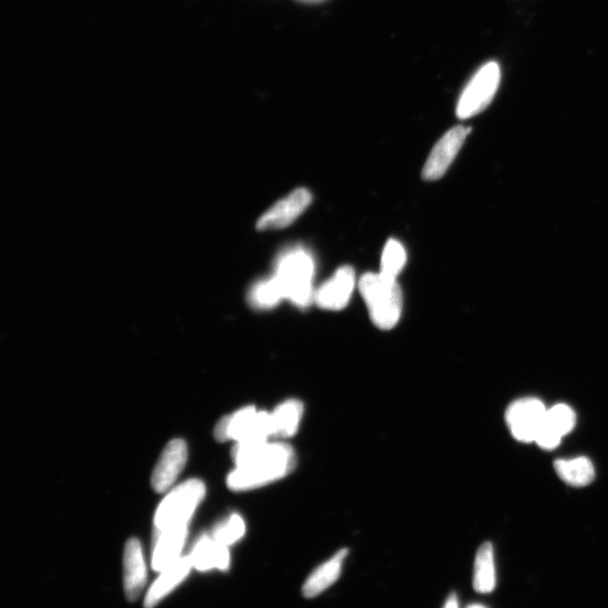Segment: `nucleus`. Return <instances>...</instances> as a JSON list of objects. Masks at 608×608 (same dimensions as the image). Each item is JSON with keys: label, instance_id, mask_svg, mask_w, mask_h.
<instances>
[{"label": "nucleus", "instance_id": "nucleus-1", "mask_svg": "<svg viewBox=\"0 0 608 608\" xmlns=\"http://www.w3.org/2000/svg\"><path fill=\"white\" fill-rule=\"evenodd\" d=\"M236 469L227 484L235 491H247L273 484L291 475L297 468V455L283 442L236 443L232 450Z\"/></svg>", "mask_w": 608, "mask_h": 608}, {"label": "nucleus", "instance_id": "nucleus-2", "mask_svg": "<svg viewBox=\"0 0 608 608\" xmlns=\"http://www.w3.org/2000/svg\"><path fill=\"white\" fill-rule=\"evenodd\" d=\"M360 291L372 323L382 330L395 328L402 315V292L396 277L368 273L360 280Z\"/></svg>", "mask_w": 608, "mask_h": 608}, {"label": "nucleus", "instance_id": "nucleus-3", "mask_svg": "<svg viewBox=\"0 0 608 608\" xmlns=\"http://www.w3.org/2000/svg\"><path fill=\"white\" fill-rule=\"evenodd\" d=\"M274 276L282 286L285 300L294 306L307 308L315 301L314 258L302 248H294L282 254L276 263Z\"/></svg>", "mask_w": 608, "mask_h": 608}, {"label": "nucleus", "instance_id": "nucleus-4", "mask_svg": "<svg viewBox=\"0 0 608 608\" xmlns=\"http://www.w3.org/2000/svg\"><path fill=\"white\" fill-rule=\"evenodd\" d=\"M220 442H261L274 437L272 414L249 406L223 417L214 429Z\"/></svg>", "mask_w": 608, "mask_h": 608}, {"label": "nucleus", "instance_id": "nucleus-5", "mask_svg": "<svg viewBox=\"0 0 608 608\" xmlns=\"http://www.w3.org/2000/svg\"><path fill=\"white\" fill-rule=\"evenodd\" d=\"M204 496L205 486L198 479L186 481L180 487H176L157 509L155 516L157 531L189 523Z\"/></svg>", "mask_w": 608, "mask_h": 608}, {"label": "nucleus", "instance_id": "nucleus-6", "mask_svg": "<svg viewBox=\"0 0 608 608\" xmlns=\"http://www.w3.org/2000/svg\"><path fill=\"white\" fill-rule=\"evenodd\" d=\"M499 84L500 68L497 62H488L477 71V74L464 88L458 106H456V115L460 119L466 120L485 111L493 102Z\"/></svg>", "mask_w": 608, "mask_h": 608}, {"label": "nucleus", "instance_id": "nucleus-7", "mask_svg": "<svg viewBox=\"0 0 608 608\" xmlns=\"http://www.w3.org/2000/svg\"><path fill=\"white\" fill-rule=\"evenodd\" d=\"M545 413L547 408L539 399L517 400L506 411L507 425L517 441L532 443L540 432Z\"/></svg>", "mask_w": 608, "mask_h": 608}, {"label": "nucleus", "instance_id": "nucleus-8", "mask_svg": "<svg viewBox=\"0 0 608 608\" xmlns=\"http://www.w3.org/2000/svg\"><path fill=\"white\" fill-rule=\"evenodd\" d=\"M470 132V128L458 125L444 134L436 143L423 169V177L426 181H437L445 175Z\"/></svg>", "mask_w": 608, "mask_h": 608}, {"label": "nucleus", "instance_id": "nucleus-9", "mask_svg": "<svg viewBox=\"0 0 608 608\" xmlns=\"http://www.w3.org/2000/svg\"><path fill=\"white\" fill-rule=\"evenodd\" d=\"M312 195L307 189H298L276 202L257 221L258 230H279L292 225L309 208Z\"/></svg>", "mask_w": 608, "mask_h": 608}, {"label": "nucleus", "instance_id": "nucleus-10", "mask_svg": "<svg viewBox=\"0 0 608 608\" xmlns=\"http://www.w3.org/2000/svg\"><path fill=\"white\" fill-rule=\"evenodd\" d=\"M189 451L183 440H173L167 444L152 473L151 484L157 493H165L171 488L183 471Z\"/></svg>", "mask_w": 608, "mask_h": 608}, {"label": "nucleus", "instance_id": "nucleus-11", "mask_svg": "<svg viewBox=\"0 0 608 608\" xmlns=\"http://www.w3.org/2000/svg\"><path fill=\"white\" fill-rule=\"evenodd\" d=\"M355 286V272L351 266H343L332 279L321 285L315 293V302L321 309L338 311L350 303Z\"/></svg>", "mask_w": 608, "mask_h": 608}, {"label": "nucleus", "instance_id": "nucleus-12", "mask_svg": "<svg viewBox=\"0 0 608 608\" xmlns=\"http://www.w3.org/2000/svg\"><path fill=\"white\" fill-rule=\"evenodd\" d=\"M576 426V414L569 406L559 404L547 409L542 427L535 443L545 450L559 446L562 437L569 434Z\"/></svg>", "mask_w": 608, "mask_h": 608}, {"label": "nucleus", "instance_id": "nucleus-13", "mask_svg": "<svg viewBox=\"0 0 608 608\" xmlns=\"http://www.w3.org/2000/svg\"><path fill=\"white\" fill-rule=\"evenodd\" d=\"M147 571L141 544L132 539L124 551V587L130 601H136L146 585Z\"/></svg>", "mask_w": 608, "mask_h": 608}, {"label": "nucleus", "instance_id": "nucleus-14", "mask_svg": "<svg viewBox=\"0 0 608 608\" xmlns=\"http://www.w3.org/2000/svg\"><path fill=\"white\" fill-rule=\"evenodd\" d=\"M187 536V524L157 532L152 568L164 571L180 556Z\"/></svg>", "mask_w": 608, "mask_h": 608}, {"label": "nucleus", "instance_id": "nucleus-15", "mask_svg": "<svg viewBox=\"0 0 608 608\" xmlns=\"http://www.w3.org/2000/svg\"><path fill=\"white\" fill-rule=\"evenodd\" d=\"M348 556V550H339L333 558L324 562L312 572L302 587V594L306 598H315L324 593L330 586L334 585L342 575L344 562Z\"/></svg>", "mask_w": 608, "mask_h": 608}, {"label": "nucleus", "instance_id": "nucleus-16", "mask_svg": "<svg viewBox=\"0 0 608 608\" xmlns=\"http://www.w3.org/2000/svg\"><path fill=\"white\" fill-rule=\"evenodd\" d=\"M190 558L193 566L202 571L212 568L227 570L230 563L228 547L210 538V536H203L195 544Z\"/></svg>", "mask_w": 608, "mask_h": 608}, {"label": "nucleus", "instance_id": "nucleus-17", "mask_svg": "<svg viewBox=\"0 0 608 608\" xmlns=\"http://www.w3.org/2000/svg\"><path fill=\"white\" fill-rule=\"evenodd\" d=\"M193 566L191 558H178L163 571V575L149 590L146 607L154 608L162 599L185 579Z\"/></svg>", "mask_w": 608, "mask_h": 608}, {"label": "nucleus", "instance_id": "nucleus-18", "mask_svg": "<svg viewBox=\"0 0 608 608\" xmlns=\"http://www.w3.org/2000/svg\"><path fill=\"white\" fill-rule=\"evenodd\" d=\"M272 414L274 437L290 438L298 433L304 414V406L297 399H290L277 406Z\"/></svg>", "mask_w": 608, "mask_h": 608}, {"label": "nucleus", "instance_id": "nucleus-19", "mask_svg": "<svg viewBox=\"0 0 608 608\" xmlns=\"http://www.w3.org/2000/svg\"><path fill=\"white\" fill-rule=\"evenodd\" d=\"M496 587V568L494 548L491 543L481 545L477 552L473 570V588L477 593L489 594Z\"/></svg>", "mask_w": 608, "mask_h": 608}, {"label": "nucleus", "instance_id": "nucleus-20", "mask_svg": "<svg viewBox=\"0 0 608 608\" xmlns=\"http://www.w3.org/2000/svg\"><path fill=\"white\" fill-rule=\"evenodd\" d=\"M554 470L566 484L574 487H584L592 484L595 479V468L592 461L579 456L569 460L554 462Z\"/></svg>", "mask_w": 608, "mask_h": 608}, {"label": "nucleus", "instance_id": "nucleus-21", "mask_svg": "<svg viewBox=\"0 0 608 608\" xmlns=\"http://www.w3.org/2000/svg\"><path fill=\"white\" fill-rule=\"evenodd\" d=\"M282 300H285V295L275 276L257 282L248 293L250 306L258 310L273 309L279 306Z\"/></svg>", "mask_w": 608, "mask_h": 608}, {"label": "nucleus", "instance_id": "nucleus-22", "mask_svg": "<svg viewBox=\"0 0 608 608\" xmlns=\"http://www.w3.org/2000/svg\"><path fill=\"white\" fill-rule=\"evenodd\" d=\"M407 262V253L398 240L390 239L383 249L381 259V273L397 277Z\"/></svg>", "mask_w": 608, "mask_h": 608}, {"label": "nucleus", "instance_id": "nucleus-23", "mask_svg": "<svg viewBox=\"0 0 608 608\" xmlns=\"http://www.w3.org/2000/svg\"><path fill=\"white\" fill-rule=\"evenodd\" d=\"M246 532V525L243 517L239 515H232L228 520L219 525L214 531L212 538L217 542L230 547V545L239 541Z\"/></svg>", "mask_w": 608, "mask_h": 608}, {"label": "nucleus", "instance_id": "nucleus-24", "mask_svg": "<svg viewBox=\"0 0 608 608\" xmlns=\"http://www.w3.org/2000/svg\"><path fill=\"white\" fill-rule=\"evenodd\" d=\"M444 608H459L458 597L455 594L450 595L445 602Z\"/></svg>", "mask_w": 608, "mask_h": 608}, {"label": "nucleus", "instance_id": "nucleus-25", "mask_svg": "<svg viewBox=\"0 0 608 608\" xmlns=\"http://www.w3.org/2000/svg\"><path fill=\"white\" fill-rule=\"evenodd\" d=\"M467 608H487V607H485L484 605H480V604H472Z\"/></svg>", "mask_w": 608, "mask_h": 608}, {"label": "nucleus", "instance_id": "nucleus-26", "mask_svg": "<svg viewBox=\"0 0 608 608\" xmlns=\"http://www.w3.org/2000/svg\"><path fill=\"white\" fill-rule=\"evenodd\" d=\"M308 2H316V0H308Z\"/></svg>", "mask_w": 608, "mask_h": 608}]
</instances>
